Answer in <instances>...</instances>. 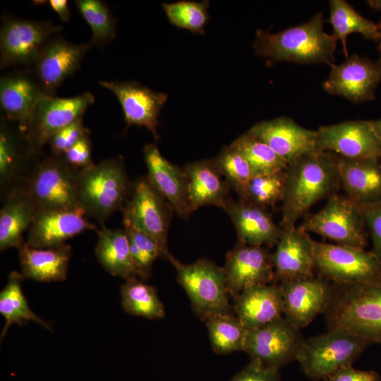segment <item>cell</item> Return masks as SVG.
I'll use <instances>...</instances> for the list:
<instances>
[{
  "label": "cell",
  "mask_w": 381,
  "mask_h": 381,
  "mask_svg": "<svg viewBox=\"0 0 381 381\" xmlns=\"http://www.w3.org/2000/svg\"><path fill=\"white\" fill-rule=\"evenodd\" d=\"M325 313L329 329H344L381 344V280L336 284Z\"/></svg>",
  "instance_id": "3"
},
{
  "label": "cell",
  "mask_w": 381,
  "mask_h": 381,
  "mask_svg": "<svg viewBox=\"0 0 381 381\" xmlns=\"http://www.w3.org/2000/svg\"><path fill=\"white\" fill-rule=\"evenodd\" d=\"M377 28H378V34H379V37H378V46H377V50L380 54V59H381V21L380 22L379 24H377Z\"/></svg>",
  "instance_id": "51"
},
{
  "label": "cell",
  "mask_w": 381,
  "mask_h": 381,
  "mask_svg": "<svg viewBox=\"0 0 381 381\" xmlns=\"http://www.w3.org/2000/svg\"><path fill=\"white\" fill-rule=\"evenodd\" d=\"M322 13L302 24L272 33L258 30L253 47L267 66L279 61L316 64L334 61L337 40L323 28Z\"/></svg>",
  "instance_id": "2"
},
{
  "label": "cell",
  "mask_w": 381,
  "mask_h": 381,
  "mask_svg": "<svg viewBox=\"0 0 381 381\" xmlns=\"http://www.w3.org/2000/svg\"><path fill=\"white\" fill-rule=\"evenodd\" d=\"M360 208L372 239V251L381 260V201Z\"/></svg>",
  "instance_id": "44"
},
{
  "label": "cell",
  "mask_w": 381,
  "mask_h": 381,
  "mask_svg": "<svg viewBox=\"0 0 381 381\" xmlns=\"http://www.w3.org/2000/svg\"><path fill=\"white\" fill-rule=\"evenodd\" d=\"M285 171L254 175L237 193L238 199L265 210L274 207L283 199L286 181Z\"/></svg>",
  "instance_id": "37"
},
{
  "label": "cell",
  "mask_w": 381,
  "mask_h": 381,
  "mask_svg": "<svg viewBox=\"0 0 381 381\" xmlns=\"http://www.w3.org/2000/svg\"><path fill=\"white\" fill-rule=\"evenodd\" d=\"M168 260L174 267L179 284L186 292L195 315L202 321L223 313H231L229 291L223 267L207 258L184 264L172 255Z\"/></svg>",
  "instance_id": "6"
},
{
  "label": "cell",
  "mask_w": 381,
  "mask_h": 381,
  "mask_svg": "<svg viewBox=\"0 0 381 381\" xmlns=\"http://www.w3.org/2000/svg\"><path fill=\"white\" fill-rule=\"evenodd\" d=\"M304 339L299 329L281 317L248 330L244 350L250 360L279 370L296 357Z\"/></svg>",
  "instance_id": "13"
},
{
  "label": "cell",
  "mask_w": 381,
  "mask_h": 381,
  "mask_svg": "<svg viewBox=\"0 0 381 381\" xmlns=\"http://www.w3.org/2000/svg\"><path fill=\"white\" fill-rule=\"evenodd\" d=\"M331 71L323 83V89L329 94L346 98L353 103L375 99V90L381 82V59L373 61L349 56L339 65H329Z\"/></svg>",
  "instance_id": "15"
},
{
  "label": "cell",
  "mask_w": 381,
  "mask_h": 381,
  "mask_svg": "<svg viewBox=\"0 0 381 381\" xmlns=\"http://www.w3.org/2000/svg\"><path fill=\"white\" fill-rule=\"evenodd\" d=\"M3 202L0 210V250L20 249L25 242L23 234L29 229L35 217V207L21 188L8 194Z\"/></svg>",
  "instance_id": "31"
},
{
  "label": "cell",
  "mask_w": 381,
  "mask_h": 381,
  "mask_svg": "<svg viewBox=\"0 0 381 381\" xmlns=\"http://www.w3.org/2000/svg\"><path fill=\"white\" fill-rule=\"evenodd\" d=\"M209 6L210 1L207 0L162 4L165 14L173 25L200 35L205 34V27L210 20Z\"/></svg>",
  "instance_id": "40"
},
{
  "label": "cell",
  "mask_w": 381,
  "mask_h": 381,
  "mask_svg": "<svg viewBox=\"0 0 381 381\" xmlns=\"http://www.w3.org/2000/svg\"><path fill=\"white\" fill-rule=\"evenodd\" d=\"M316 150L350 159H381V141L370 121H349L320 127Z\"/></svg>",
  "instance_id": "14"
},
{
  "label": "cell",
  "mask_w": 381,
  "mask_h": 381,
  "mask_svg": "<svg viewBox=\"0 0 381 381\" xmlns=\"http://www.w3.org/2000/svg\"><path fill=\"white\" fill-rule=\"evenodd\" d=\"M92 46L90 42L77 44L59 37L47 41L30 68L44 95L55 96L63 82L80 68Z\"/></svg>",
  "instance_id": "16"
},
{
  "label": "cell",
  "mask_w": 381,
  "mask_h": 381,
  "mask_svg": "<svg viewBox=\"0 0 381 381\" xmlns=\"http://www.w3.org/2000/svg\"><path fill=\"white\" fill-rule=\"evenodd\" d=\"M370 121L377 135L381 141V119Z\"/></svg>",
  "instance_id": "49"
},
{
  "label": "cell",
  "mask_w": 381,
  "mask_h": 381,
  "mask_svg": "<svg viewBox=\"0 0 381 381\" xmlns=\"http://www.w3.org/2000/svg\"><path fill=\"white\" fill-rule=\"evenodd\" d=\"M223 268L229 294L233 298L247 289L274 281L272 254L261 246L238 241L226 253Z\"/></svg>",
  "instance_id": "19"
},
{
  "label": "cell",
  "mask_w": 381,
  "mask_h": 381,
  "mask_svg": "<svg viewBox=\"0 0 381 381\" xmlns=\"http://www.w3.org/2000/svg\"><path fill=\"white\" fill-rule=\"evenodd\" d=\"M338 156L315 150L287 166L282 201V228L295 226L319 200L335 194L340 184Z\"/></svg>",
  "instance_id": "1"
},
{
  "label": "cell",
  "mask_w": 381,
  "mask_h": 381,
  "mask_svg": "<svg viewBox=\"0 0 381 381\" xmlns=\"http://www.w3.org/2000/svg\"><path fill=\"white\" fill-rule=\"evenodd\" d=\"M314 256L315 270L337 284L381 280V260L365 248L314 241Z\"/></svg>",
  "instance_id": "9"
},
{
  "label": "cell",
  "mask_w": 381,
  "mask_h": 381,
  "mask_svg": "<svg viewBox=\"0 0 381 381\" xmlns=\"http://www.w3.org/2000/svg\"><path fill=\"white\" fill-rule=\"evenodd\" d=\"M86 230L97 228L82 208L37 212L25 243L36 248H57Z\"/></svg>",
  "instance_id": "23"
},
{
  "label": "cell",
  "mask_w": 381,
  "mask_h": 381,
  "mask_svg": "<svg viewBox=\"0 0 381 381\" xmlns=\"http://www.w3.org/2000/svg\"><path fill=\"white\" fill-rule=\"evenodd\" d=\"M205 322L214 353L227 355L244 350L248 329L234 314L214 315Z\"/></svg>",
  "instance_id": "36"
},
{
  "label": "cell",
  "mask_w": 381,
  "mask_h": 381,
  "mask_svg": "<svg viewBox=\"0 0 381 381\" xmlns=\"http://www.w3.org/2000/svg\"><path fill=\"white\" fill-rule=\"evenodd\" d=\"M143 157L147 176L153 186L180 217L187 219L193 212L187 191V178L183 168L171 163L155 144H147Z\"/></svg>",
  "instance_id": "25"
},
{
  "label": "cell",
  "mask_w": 381,
  "mask_h": 381,
  "mask_svg": "<svg viewBox=\"0 0 381 381\" xmlns=\"http://www.w3.org/2000/svg\"><path fill=\"white\" fill-rule=\"evenodd\" d=\"M123 226L128 238L132 258L140 273L141 279L145 281L150 275L154 262L160 258L159 245L150 236L131 226L123 224Z\"/></svg>",
  "instance_id": "42"
},
{
  "label": "cell",
  "mask_w": 381,
  "mask_h": 381,
  "mask_svg": "<svg viewBox=\"0 0 381 381\" xmlns=\"http://www.w3.org/2000/svg\"><path fill=\"white\" fill-rule=\"evenodd\" d=\"M88 134H90V131L85 126L83 117L75 120L50 138L47 144L49 145L51 154L62 157L80 138Z\"/></svg>",
  "instance_id": "43"
},
{
  "label": "cell",
  "mask_w": 381,
  "mask_h": 381,
  "mask_svg": "<svg viewBox=\"0 0 381 381\" xmlns=\"http://www.w3.org/2000/svg\"><path fill=\"white\" fill-rule=\"evenodd\" d=\"M299 227L337 244L361 248L367 245L366 226L361 208L346 195L329 197L324 207L306 218Z\"/></svg>",
  "instance_id": "10"
},
{
  "label": "cell",
  "mask_w": 381,
  "mask_h": 381,
  "mask_svg": "<svg viewBox=\"0 0 381 381\" xmlns=\"http://www.w3.org/2000/svg\"><path fill=\"white\" fill-rule=\"evenodd\" d=\"M337 169L346 196L359 207L381 201V159L338 156Z\"/></svg>",
  "instance_id": "29"
},
{
  "label": "cell",
  "mask_w": 381,
  "mask_h": 381,
  "mask_svg": "<svg viewBox=\"0 0 381 381\" xmlns=\"http://www.w3.org/2000/svg\"><path fill=\"white\" fill-rule=\"evenodd\" d=\"M71 247L36 248L24 243L19 249V260L25 278L42 282L66 279L71 257Z\"/></svg>",
  "instance_id": "30"
},
{
  "label": "cell",
  "mask_w": 381,
  "mask_h": 381,
  "mask_svg": "<svg viewBox=\"0 0 381 381\" xmlns=\"http://www.w3.org/2000/svg\"><path fill=\"white\" fill-rule=\"evenodd\" d=\"M95 254L102 266L111 275L125 280L141 279L140 273L131 255L128 238L124 229H109L102 225L97 229Z\"/></svg>",
  "instance_id": "32"
},
{
  "label": "cell",
  "mask_w": 381,
  "mask_h": 381,
  "mask_svg": "<svg viewBox=\"0 0 381 381\" xmlns=\"http://www.w3.org/2000/svg\"><path fill=\"white\" fill-rule=\"evenodd\" d=\"M90 135L80 138L62 156L73 169L80 171L94 164L92 159V143Z\"/></svg>",
  "instance_id": "45"
},
{
  "label": "cell",
  "mask_w": 381,
  "mask_h": 381,
  "mask_svg": "<svg viewBox=\"0 0 381 381\" xmlns=\"http://www.w3.org/2000/svg\"><path fill=\"white\" fill-rule=\"evenodd\" d=\"M62 29L49 20L4 18L0 30L1 69L16 65L32 66L47 41Z\"/></svg>",
  "instance_id": "11"
},
{
  "label": "cell",
  "mask_w": 381,
  "mask_h": 381,
  "mask_svg": "<svg viewBox=\"0 0 381 381\" xmlns=\"http://www.w3.org/2000/svg\"><path fill=\"white\" fill-rule=\"evenodd\" d=\"M131 186L121 157L105 159L77 173L80 207L102 224L116 211L122 210Z\"/></svg>",
  "instance_id": "4"
},
{
  "label": "cell",
  "mask_w": 381,
  "mask_h": 381,
  "mask_svg": "<svg viewBox=\"0 0 381 381\" xmlns=\"http://www.w3.org/2000/svg\"><path fill=\"white\" fill-rule=\"evenodd\" d=\"M24 279L22 273L12 271L8 274L6 286L0 292V313L5 319L1 332V343L13 324L22 326L31 321L50 332L54 331L48 322L38 317L29 307L22 289Z\"/></svg>",
  "instance_id": "33"
},
{
  "label": "cell",
  "mask_w": 381,
  "mask_h": 381,
  "mask_svg": "<svg viewBox=\"0 0 381 381\" xmlns=\"http://www.w3.org/2000/svg\"><path fill=\"white\" fill-rule=\"evenodd\" d=\"M94 102L95 97L90 92L71 97L44 95L37 103L25 132L33 152L37 155L43 154V148L50 138L83 117Z\"/></svg>",
  "instance_id": "12"
},
{
  "label": "cell",
  "mask_w": 381,
  "mask_h": 381,
  "mask_svg": "<svg viewBox=\"0 0 381 381\" xmlns=\"http://www.w3.org/2000/svg\"><path fill=\"white\" fill-rule=\"evenodd\" d=\"M272 148L289 165L316 150V131L281 116L255 123L247 132Z\"/></svg>",
  "instance_id": "21"
},
{
  "label": "cell",
  "mask_w": 381,
  "mask_h": 381,
  "mask_svg": "<svg viewBox=\"0 0 381 381\" xmlns=\"http://www.w3.org/2000/svg\"><path fill=\"white\" fill-rule=\"evenodd\" d=\"M232 310L248 329L270 323L283 314L281 288L275 283L258 285L233 298Z\"/></svg>",
  "instance_id": "27"
},
{
  "label": "cell",
  "mask_w": 381,
  "mask_h": 381,
  "mask_svg": "<svg viewBox=\"0 0 381 381\" xmlns=\"http://www.w3.org/2000/svg\"><path fill=\"white\" fill-rule=\"evenodd\" d=\"M279 285L283 298V314L298 329L325 312L329 305L332 287L321 277L286 281Z\"/></svg>",
  "instance_id": "20"
},
{
  "label": "cell",
  "mask_w": 381,
  "mask_h": 381,
  "mask_svg": "<svg viewBox=\"0 0 381 381\" xmlns=\"http://www.w3.org/2000/svg\"><path fill=\"white\" fill-rule=\"evenodd\" d=\"M120 289L121 306L126 313L149 320L165 317L164 307L156 289L144 280L126 279Z\"/></svg>",
  "instance_id": "35"
},
{
  "label": "cell",
  "mask_w": 381,
  "mask_h": 381,
  "mask_svg": "<svg viewBox=\"0 0 381 381\" xmlns=\"http://www.w3.org/2000/svg\"><path fill=\"white\" fill-rule=\"evenodd\" d=\"M229 381H280L279 370L266 367L256 361L250 360Z\"/></svg>",
  "instance_id": "46"
},
{
  "label": "cell",
  "mask_w": 381,
  "mask_h": 381,
  "mask_svg": "<svg viewBox=\"0 0 381 381\" xmlns=\"http://www.w3.org/2000/svg\"><path fill=\"white\" fill-rule=\"evenodd\" d=\"M367 3L372 7L377 10H381V1H368Z\"/></svg>",
  "instance_id": "50"
},
{
  "label": "cell",
  "mask_w": 381,
  "mask_h": 381,
  "mask_svg": "<svg viewBox=\"0 0 381 381\" xmlns=\"http://www.w3.org/2000/svg\"><path fill=\"white\" fill-rule=\"evenodd\" d=\"M247 160L254 175L284 171L287 164L262 141L246 133L231 144Z\"/></svg>",
  "instance_id": "38"
},
{
  "label": "cell",
  "mask_w": 381,
  "mask_h": 381,
  "mask_svg": "<svg viewBox=\"0 0 381 381\" xmlns=\"http://www.w3.org/2000/svg\"><path fill=\"white\" fill-rule=\"evenodd\" d=\"M98 84L118 99L123 112L126 129L131 126H143L158 140V119L167 100V94L133 80H99Z\"/></svg>",
  "instance_id": "17"
},
{
  "label": "cell",
  "mask_w": 381,
  "mask_h": 381,
  "mask_svg": "<svg viewBox=\"0 0 381 381\" xmlns=\"http://www.w3.org/2000/svg\"><path fill=\"white\" fill-rule=\"evenodd\" d=\"M325 380V381H380V376L374 370H356L349 365L339 368Z\"/></svg>",
  "instance_id": "47"
},
{
  "label": "cell",
  "mask_w": 381,
  "mask_h": 381,
  "mask_svg": "<svg viewBox=\"0 0 381 381\" xmlns=\"http://www.w3.org/2000/svg\"><path fill=\"white\" fill-rule=\"evenodd\" d=\"M75 4L85 20L90 25L92 45H104L116 36V19L105 3L100 0H77Z\"/></svg>",
  "instance_id": "39"
},
{
  "label": "cell",
  "mask_w": 381,
  "mask_h": 381,
  "mask_svg": "<svg viewBox=\"0 0 381 381\" xmlns=\"http://www.w3.org/2000/svg\"><path fill=\"white\" fill-rule=\"evenodd\" d=\"M275 246L272 254L274 281L280 283L314 277V240L308 233L296 226L282 228Z\"/></svg>",
  "instance_id": "22"
},
{
  "label": "cell",
  "mask_w": 381,
  "mask_h": 381,
  "mask_svg": "<svg viewBox=\"0 0 381 381\" xmlns=\"http://www.w3.org/2000/svg\"><path fill=\"white\" fill-rule=\"evenodd\" d=\"M123 224H128L152 238L159 245L160 258L168 260V231L172 208L153 186L147 175L131 184L122 209Z\"/></svg>",
  "instance_id": "8"
},
{
  "label": "cell",
  "mask_w": 381,
  "mask_h": 381,
  "mask_svg": "<svg viewBox=\"0 0 381 381\" xmlns=\"http://www.w3.org/2000/svg\"><path fill=\"white\" fill-rule=\"evenodd\" d=\"M330 15L328 22L333 28V36L341 42L343 52L347 58L349 55L346 47V38L352 33H360L365 38L378 41V28L374 22L362 16L344 0L329 1Z\"/></svg>",
  "instance_id": "34"
},
{
  "label": "cell",
  "mask_w": 381,
  "mask_h": 381,
  "mask_svg": "<svg viewBox=\"0 0 381 381\" xmlns=\"http://www.w3.org/2000/svg\"><path fill=\"white\" fill-rule=\"evenodd\" d=\"M183 169L187 178L188 198L192 212L205 205L224 207L231 187L214 158L190 162Z\"/></svg>",
  "instance_id": "28"
},
{
  "label": "cell",
  "mask_w": 381,
  "mask_h": 381,
  "mask_svg": "<svg viewBox=\"0 0 381 381\" xmlns=\"http://www.w3.org/2000/svg\"><path fill=\"white\" fill-rule=\"evenodd\" d=\"M77 173L63 157L42 154L33 164L20 188L33 202L36 212L81 208L76 193Z\"/></svg>",
  "instance_id": "5"
},
{
  "label": "cell",
  "mask_w": 381,
  "mask_h": 381,
  "mask_svg": "<svg viewBox=\"0 0 381 381\" xmlns=\"http://www.w3.org/2000/svg\"><path fill=\"white\" fill-rule=\"evenodd\" d=\"M223 209L236 229L238 241L254 246H273L282 233L267 210L228 198Z\"/></svg>",
  "instance_id": "26"
},
{
  "label": "cell",
  "mask_w": 381,
  "mask_h": 381,
  "mask_svg": "<svg viewBox=\"0 0 381 381\" xmlns=\"http://www.w3.org/2000/svg\"><path fill=\"white\" fill-rule=\"evenodd\" d=\"M214 160L224 179L236 193L254 176L247 160L231 145L224 146Z\"/></svg>",
  "instance_id": "41"
},
{
  "label": "cell",
  "mask_w": 381,
  "mask_h": 381,
  "mask_svg": "<svg viewBox=\"0 0 381 381\" xmlns=\"http://www.w3.org/2000/svg\"><path fill=\"white\" fill-rule=\"evenodd\" d=\"M370 344L346 330L329 329L326 333L304 339L296 361L309 378L326 379L339 368L351 365Z\"/></svg>",
  "instance_id": "7"
},
{
  "label": "cell",
  "mask_w": 381,
  "mask_h": 381,
  "mask_svg": "<svg viewBox=\"0 0 381 381\" xmlns=\"http://www.w3.org/2000/svg\"><path fill=\"white\" fill-rule=\"evenodd\" d=\"M40 155L32 150L25 133L17 124L1 116L0 186L3 199L11 192L21 188L33 164Z\"/></svg>",
  "instance_id": "18"
},
{
  "label": "cell",
  "mask_w": 381,
  "mask_h": 381,
  "mask_svg": "<svg viewBox=\"0 0 381 381\" xmlns=\"http://www.w3.org/2000/svg\"><path fill=\"white\" fill-rule=\"evenodd\" d=\"M51 8L57 13L63 23L70 20L71 13L66 0H50L48 1Z\"/></svg>",
  "instance_id": "48"
},
{
  "label": "cell",
  "mask_w": 381,
  "mask_h": 381,
  "mask_svg": "<svg viewBox=\"0 0 381 381\" xmlns=\"http://www.w3.org/2000/svg\"><path fill=\"white\" fill-rule=\"evenodd\" d=\"M44 95L31 69L13 71L1 77L0 104L3 116L24 132Z\"/></svg>",
  "instance_id": "24"
}]
</instances>
